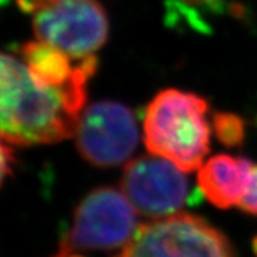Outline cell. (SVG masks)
Listing matches in <instances>:
<instances>
[{
	"label": "cell",
	"instance_id": "cell-10",
	"mask_svg": "<svg viewBox=\"0 0 257 257\" xmlns=\"http://www.w3.org/2000/svg\"><path fill=\"white\" fill-rule=\"evenodd\" d=\"M211 126L221 145L239 147L246 138V124L239 114L229 111H217L213 114Z\"/></svg>",
	"mask_w": 257,
	"mask_h": 257
},
{
	"label": "cell",
	"instance_id": "cell-11",
	"mask_svg": "<svg viewBox=\"0 0 257 257\" xmlns=\"http://www.w3.org/2000/svg\"><path fill=\"white\" fill-rule=\"evenodd\" d=\"M239 207L248 214L257 216V165H253L251 167L247 190L243 196Z\"/></svg>",
	"mask_w": 257,
	"mask_h": 257
},
{
	"label": "cell",
	"instance_id": "cell-5",
	"mask_svg": "<svg viewBox=\"0 0 257 257\" xmlns=\"http://www.w3.org/2000/svg\"><path fill=\"white\" fill-rule=\"evenodd\" d=\"M33 32L74 60L94 56L109 37V18L99 0H50L33 13Z\"/></svg>",
	"mask_w": 257,
	"mask_h": 257
},
{
	"label": "cell",
	"instance_id": "cell-1",
	"mask_svg": "<svg viewBox=\"0 0 257 257\" xmlns=\"http://www.w3.org/2000/svg\"><path fill=\"white\" fill-rule=\"evenodd\" d=\"M87 83L52 89L33 80L18 56L3 53L0 132L12 146L52 145L73 138L84 110Z\"/></svg>",
	"mask_w": 257,
	"mask_h": 257
},
{
	"label": "cell",
	"instance_id": "cell-8",
	"mask_svg": "<svg viewBox=\"0 0 257 257\" xmlns=\"http://www.w3.org/2000/svg\"><path fill=\"white\" fill-rule=\"evenodd\" d=\"M20 57L33 80L52 89H69L87 83L97 69L94 56L74 60L60 49L37 39L22 45Z\"/></svg>",
	"mask_w": 257,
	"mask_h": 257
},
{
	"label": "cell",
	"instance_id": "cell-7",
	"mask_svg": "<svg viewBox=\"0 0 257 257\" xmlns=\"http://www.w3.org/2000/svg\"><path fill=\"white\" fill-rule=\"evenodd\" d=\"M175 163L147 155L124 166L120 189L133 207L150 219L179 213L189 197V180Z\"/></svg>",
	"mask_w": 257,
	"mask_h": 257
},
{
	"label": "cell",
	"instance_id": "cell-2",
	"mask_svg": "<svg viewBox=\"0 0 257 257\" xmlns=\"http://www.w3.org/2000/svg\"><path fill=\"white\" fill-rule=\"evenodd\" d=\"M209 103L196 93L165 89L149 101L143 140L150 155L166 159L186 173L199 170L210 149Z\"/></svg>",
	"mask_w": 257,
	"mask_h": 257
},
{
	"label": "cell",
	"instance_id": "cell-3",
	"mask_svg": "<svg viewBox=\"0 0 257 257\" xmlns=\"http://www.w3.org/2000/svg\"><path fill=\"white\" fill-rule=\"evenodd\" d=\"M114 257H237L229 239L206 220L175 213L140 224Z\"/></svg>",
	"mask_w": 257,
	"mask_h": 257
},
{
	"label": "cell",
	"instance_id": "cell-6",
	"mask_svg": "<svg viewBox=\"0 0 257 257\" xmlns=\"http://www.w3.org/2000/svg\"><path fill=\"white\" fill-rule=\"evenodd\" d=\"M74 138L83 160L94 167H114L133 155L140 132L127 106L103 100L84 107Z\"/></svg>",
	"mask_w": 257,
	"mask_h": 257
},
{
	"label": "cell",
	"instance_id": "cell-13",
	"mask_svg": "<svg viewBox=\"0 0 257 257\" xmlns=\"http://www.w3.org/2000/svg\"><path fill=\"white\" fill-rule=\"evenodd\" d=\"M18 3V6L23 12H28V13H35L37 9H40L43 5H46L47 2L50 0H15Z\"/></svg>",
	"mask_w": 257,
	"mask_h": 257
},
{
	"label": "cell",
	"instance_id": "cell-12",
	"mask_svg": "<svg viewBox=\"0 0 257 257\" xmlns=\"http://www.w3.org/2000/svg\"><path fill=\"white\" fill-rule=\"evenodd\" d=\"M15 163H16V157L13 153V147L9 143L3 142V146H2V177H3V180L6 179V176L12 175Z\"/></svg>",
	"mask_w": 257,
	"mask_h": 257
},
{
	"label": "cell",
	"instance_id": "cell-9",
	"mask_svg": "<svg viewBox=\"0 0 257 257\" xmlns=\"http://www.w3.org/2000/svg\"><path fill=\"white\" fill-rule=\"evenodd\" d=\"M251 167L253 163L244 157L216 155L200 166L199 189L219 209L239 206L247 190Z\"/></svg>",
	"mask_w": 257,
	"mask_h": 257
},
{
	"label": "cell",
	"instance_id": "cell-15",
	"mask_svg": "<svg viewBox=\"0 0 257 257\" xmlns=\"http://www.w3.org/2000/svg\"><path fill=\"white\" fill-rule=\"evenodd\" d=\"M190 2H216V0H190Z\"/></svg>",
	"mask_w": 257,
	"mask_h": 257
},
{
	"label": "cell",
	"instance_id": "cell-4",
	"mask_svg": "<svg viewBox=\"0 0 257 257\" xmlns=\"http://www.w3.org/2000/svg\"><path fill=\"white\" fill-rule=\"evenodd\" d=\"M136 209L114 187H97L86 194L73 213L57 251L83 253L121 247L136 231Z\"/></svg>",
	"mask_w": 257,
	"mask_h": 257
},
{
	"label": "cell",
	"instance_id": "cell-14",
	"mask_svg": "<svg viewBox=\"0 0 257 257\" xmlns=\"http://www.w3.org/2000/svg\"><path fill=\"white\" fill-rule=\"evenodd\" d=\"M251 247H253V251H254V254L257 256V236L253 239V241H251Z\"/></svg>",
	"mask_w": 257,
	"mask_h": 257
}]
</instances>
